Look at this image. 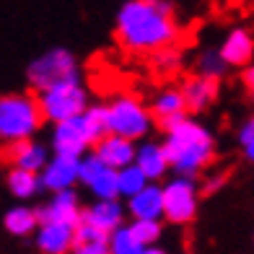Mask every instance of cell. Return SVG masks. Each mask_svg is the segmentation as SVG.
Instances as JSON below:
<instances>
[{
	"label": "cell",
	"mask_w": 254,
	"mask_h": 254,
	"mask_svg": "<svg viewBox=\"0 0 254 254\" xmlns=\"http://www.w3.org/2000/svg\"><path fill=\"white\" fill-rule=\"evenodd\" d=\"M114 37L125 52L153 55L161 47L177 44L182 29L166 0H127L117 10Z\"/></svg>",
	"instance_id": "obj_1"
},
{
	"label": "cell",
	"mask_w": 254,
	"mask_h": 254,
	"mask_svg": "<svg viewBox=\"0 0 254 254\" xmlns=\"http://www.w3.org/2000/svg\"><path fill=\"white\" fill-rule=\"evenodd\" d=\"M164 148L169 153L174 174H184V177H197L215 156L213 135L200 122H194L190 117L166 132Z\"/></svg>",
	"instance_id": "obj_2"
},
{
	"label": "cell",
	"mask_w": 254,
	"mask_h": 254,
	"mask_svg": "<svg viewBox=\"0 0 254 254\" xmlns=\"http://www.w3.org/2000/svg\"><path fill=\"white\" fill-rule=\"evenodd\" d=\"M42 122H47V120H44L39 96L5 94L0 99V140L5 145L34 137L42 127Z\"/></svg>",
	"instance_id": "obj_3"
},
{
	"label": "cell",
	"mask_w": 254,
	"mask_h": 254,
	"mask_svg": "<svg viewBox=\"0 0 254 254\" xmlns=\"http://www.w3.org/2000/svg\"><path fill=\"white\" fill-rule=\"evenodd\" d=\"M26 80H29V86L39 94V91H47L52 86L80 80V67H78L70 50L52 47V50L42 52L39 57H34V60L29 63Z\"/></svg>",
	"instance_id": "obj_4"
},
{
	"label": "cell",
	"mask_w": 254,
	"mask_h": 254,
	"mask_svg": "<svg viewBox=\"0 0 254 254\" xmlns=\"http://www.w3.org/2000/svg\"><path fill=\"white\" fill-rule=\"evenodd\" d=\"M109 114V132L140 140L153 127V112L132 94H120L107 104Z\"/></svg>",
	"instance_id": "obj_5"
},
{
	"label": "cell",
	"mask_w": 254,
	"mask_h": 254,
	"mask_svg": "<svg viewBox=\"0 0 254 254\" xmlns=\"http://www.w3.org/2000/svg\"><path fill=\"white\" fill-rule=\"evenodd\" d=\"M37 96H39V104H42L44 120H47L50 125L78 117V114H83L91 107L88 104V91L80 86V80L52 86L47 91H39Z\"/></svg>",
	"instance_id": "obj_6"
},
{
	"label": "cell",
	"mask_w": 254,
	"mask_h": 254,
	"mask_svg": "<svg viewBox=\"0 0 254 254\" xmlns=\"http://www.w3.org/2000/svg\"><path fill=\"white\" fill-rule=\"evenodd\" d=\"M200 205V184L194 177L177 174L164 184V218L174 226H184L194 221Z\"/></svg>",
	"instance_id": "obj_7"
},
{
	"label": "cell",
	"mask_w": 254,
	"mask_h": 254,
	"mask_svg": "<svg viewBox=\"0 0 254 254\" xmlns=\"http://www.w3.org/2000/svg\"><path fill=\"white\" fill-rule=\"evenodd\" d=\"M96 137L94 130L86 120V112L70 117L65 122H57L52 130V148L55 153H70V156H83L88 151H94Z\"/></svg>",
	"instance_id": "obj_8"
},
{
	"label": "cell",
	"mask_w": 254,
	"mask_h": 254,
	"mask_svg": "<svg viewBox=\"0 0 254 254\" xmlns=\"http://www.w3.org/2000/svg\"><path fill=\"white\" fill-rule=\"evenodd\" d=\"M75 182H80V156L55 153L42 169V187L50 192L70 190Z\"/></svg>",
	"instance_id": "obj_9"
},
{
	"label": "cell",
	"mask_w": 254,
	"mask_h": 254,
	"mask_svg": "<svg viewBox=\"0 0 254 254\" xmlns=\"http://www.w3.org/2000/svg\"><path fill=\"white\" fill-rule=\"evenodd\" d=\"M34 244H37L39 254H73L75 226L73 223H60V221L39 223L37 234H34Z\"/></svg>",
	"instance_id": "obj_10"
},
{
	"label": "cell",
	"mask_w": 254,
	"mask_h": 254,
	"mask_svg": "<svg viewBox=\"0 0 254 254\" xmlns=\"http://www.w3.org/2000/svg\"><path fill=\"white\" fill-rule=\"evenodd\" d=\"M151 112H153V117L158 120L161 130L169 132L171 127H177L179 122L187 120V112L190 109H187V99H184L182 88L169 86V88H161L158 94L153 96Z\"/></svg>",
	"instance_id": "obj_11"
},
{
	"label": "cell",
	"mask_w": 254,
	"mask_h": 254,
	"mask_svg": "<svg viewBox=\"0 0 254 254\" xmlns=\"http://www.w3.org/2000/svg\"><path fill=\"white\" fill-rule=\"evenodd\" d=\"M39 213V223H47V221H60V223H73L78 226L83 221V207L78 202V194L70 190H60V192H52L50 202H44L37 207Z\"/></svg>",
	"instance_id": "obj_12"
},
{
	"label": "cell",
	"mask_w": 254,
	"mask_h": 254,
	"mask_svg": "<svg viewBox=\"0 0 254 254\" xmlns=\"http://www.w3.org/2000/svg\"><path fill=\"white\" fill-rule=\"evenodd\" d=\"M94 151L101 156V161L112 169H125L135 164V156H137V148H135V140L130 137H122V135H114L109 132L107 137H101V140L94 145Z\"/></svg>",
	"instance_id": "obj_13"
},
{
	"label": "cell",
	"mask_w": 254,
	"mask_h": 254,
	"mask_svg": "<svg viewBox=\"0 0 254 254\" xmlns=\"http://www.w3.org/2000/svg\"><path fill=\"white\" fill-rule=\"evenodd\" d=\"M221 55L228 65L234 67H247L254 63V37L249 29H231L221 44Z\"/></svg>",
	"instance_id": "obj_14"
},
{
	"label": "cell",
	"mask_w": 254,
	"mask_h": 254,
	"mask_svg": "<svg viewBox=\"0 0 254 254\" xmlns=\"http://www.w3.org/2000/svg\"><path fill=\"white\" fill-rule=\"evenodd\" d=\"M5 161H10V166L18 169H29V171H39L47 166V148L37 140H18V143H8L5 145Z\"/></svg>",
	"instance_id": "obj_15"
},
{
	"label": "cell",
	"mask_w": 254,
	"mask_h": 254,
	"mask_svg": "<svg viewBox=\"0 0 254 254\" xmlns=\"http://www.w3.org/2000/svg\"><path fill=\"white\" fill-rule=\"evenodd\" d=\"M179 88H182L184 99H187V109L190 112L207 109L215 101V96H218V80L215 78H207V75H200V73L184 78Z\"/></svg>",
	"instance_id": "obj_16"
},
{
	"label": "cell",
	"mask_w": 254,
	"mask_h": 254,
	"mask_svg": "<svg viewBox=\"0 0 254 254\" xmlns=\"http://www.w3.org/2000/svg\"><path fill=\"white\" fill-rule=\"evenodd\" d=\"M125 210L127 207L120 202V197L114 200H96L94 205L83 207V221L94 223L96 228L107 231V234H112V231H117L120 226H125Z\"/></svg>",
	"instance_id": "obj_17"
},
{
	"label": "cell",
	"mask_w": 254,
	"mask_h": 254,
	"mask_svg": "<svg viewBox=\"0 0 254 254\" xmlns=\"http://www.w3.org/2000/svg\"><path fill=\"white\" fill-rule=\"evenodd\" d=\"M127 213L132 218H164V187H158L156 182H148L145 187L127 200Z\"/></svg>",
	"instance_id": "obj_18"
},
{
	"label": "cell",
	"mask_w": 254,
	"mask_h": 254,
	"mask_svg": "<svg viewBox=\"0 0 254 254\" xmlns=\"http://www.w3.org/2000/svg\"><path fill=\"white\" fill-rule=\"evenodd\" d=\"M135 164L145 171V177L151 182H158L171 169V161H169V153H166L164 143H143V145H137Z\"/></svg>",
	"instance_id": "obj_19"
},
{
	"label": "cell",
	"mask_w": 254,
	"mask_h": 254,
	"mask_svg": "<svg viewBox=\"0 0 254 254\" xmlns=\"http://www.w3.org/2000/svg\"><path fill=\"white\" fill-rule=\"evenodd\" d=\"M5 187L8 192L18 200H29L42 190V174L39 171H29V169H18L10 166L5 174Z\"/></svg>",
	"instance_id": "obj_20"
},
{
	"label": "cell",
	"mask_w": 254,
	"mask_h": 254,
	"mask_svg": "<svg viewBox=\"0 0 254 254\" xmlns=\"http://www.w3.org/2000/svg\"><path fill=\"white\" fill-rule=\"evenodd\" d=\"M3 226L10 236H29V234H37L39 228V213L31 210L26 205H16L3 215Z\"/></svg>",
	"instance_id": "obj_21"
},
{
	"label": "cell",
	"mask_w": 254,
	"mask_h": 254,
	"mask_svg": "<svg viewBox=\"0 0 254 254\" xmlns=\"http://www.w3.org/2000/svg\"><path fill=\"white\" fill-rule=\"evenodd\" d=\"M151 57V67L158 73V75H174L179 67H182V50L177 44H169V47H161L156 50Z\"/></svg>",
	"instance_id": "obj_22"
},
{
	"label": "cell",
	"mask_w": 254,
	"mask_h": 254,
	"mask_svg": "<svg viewBox=\"0 0 254 254\" xmlns=\"http://www.w3.org/2000/svg\"><path fill=\"white\" fill-rule=\"evenodd\" d=\"M88 190L94 192L96 200H114V197H120V171L107 166L94 182H91Z\"/></svg>",
	"instance_id": "obj_23"
},
{
	"label": "cell",
	"mask_w": 254,
	"mask_h": 254,
	"mask_svg": "<svg viewBox=\"0 0 254 254\" xmlns=\"http://www.w3.org/2000/svg\"><path fill=\"white\" fill-rule=\"evenodd\" d=\"M148 182H151V179L145 177V171L137 164H130V166L120 169V197H125V200L135 197V194L140 192Z\"/></svg>",
	"instance_id": "obj_24"
},
{
	"label": "cell",
	"mask_w": 254,
	"mask_h": 254,
	"mask_svg": "<svg viewBox=\"0 0 254 254\" xmlns=\"http://www.w3.org/2000/svg\"><path fill=\"white\" fill-rule=\"evenodd\" d=\"M109 249H112V254H140L145 247L135 239L130 226H120L117 231L109 234Z\"/></svg>",
	"instance_id": "obj_25"
},
{
	"label": "cell",
	"mask_w": 254,
	"mask_h": 254,
	"mask_svg": "<svg viewBox=\"0 0 254 254\" xmlns=\"http://www.w3.org/2000/svg\"><path fill=\"white\" fill-rule=\"evenodd\" d=\"M194 67H197V73L200 75H207V78H215V80H221L223 78V73H226V67H228V63L223 60V55H221V50H205V52H200V57H197V63H194Z\"/></svg>",
	"instance_id": "obj_26"
},
{
	"label": "cell",
	"mask_w": 254,
	"mask_h": 254,
	"mask_svg": "<svg viewBox=\"0 0 254 254\" xmlns=\"http://www.w3.org/2000/svg\"><path fill=\"white\" fill-rule=\"evenodd\" d=\"M130 231L135 234V239L140 241L143 247H151L156 244V241L161 239V221H156V218H132L130 223Z\"/></svg>",
	"instance_id": "obj_27"
},
{
	"label": "cell",
	"mask_w": 254,
	"mask_h": 254,
	"mask_svg": "<svg viewBox=\"0 0 254 254\" xmlns=\"http://www.w3.org/2000/svg\"><path fill=\"white\" fill-rule=\"evenodd\" d=\"M86 120L91 125V130H94V137L96 143L101 137L109 135V114H107V104H91L86 109Z\"/></svg>",
	"instance_id": "obj_28"
},
{
	"label": "cell",
	"mask_w": 254,
	"mask_h": 254,
	"mask_svg": "<svg viewBox=\"0 0 254 254\" xmlns=\"http://www.w3.org/2000/svg\"><path fill=\"white\" fill-rule=\"evenodd\" d=\"M104 169H107V164L101 161V156H99L96 151L83 153V156H80V184L91 187V182H94Z\"/></svg>",
	"instance_id": "obj_29"
},
{
	"label": "cell",
	"mask_w": 254,
	"mask_h": 254,
	"mask_svg": "<svg viewBox=\"0 0 254 254\" xmlns=\"http://www.w3.org/2000/svg\"><path fill=\"white\" fill-rule=\"evenodd\" d=\"M73 254H112L109 239H78Z\"/></svg>",
	"instance_id": "obj_30"
},
{
	"label": "cell",
	"mask_w": 254,
	"mask_h": 254,
	"mask_svg": "<svg viewBox=\"0 0 254 254\" xmlns=\"http://www.w3.org/2000/svg\"><path fill=\"white\" fill-rule=\"evenodd\" d=\"M239 143H241V151H244L247 161L254 164V117H249L239 130Z\"/></svg>",
	"instance_id": "obj_31"
},
{
	"label": "cell",
	"mask_w": 254,
	"mask_h": 254,
	"mask_svg": "<svg viewBox=\"0 0 254 254\" xmlns=\"http://www.w3.org/2000/svg\"><path fill=\"white\" fill-rule=\"evenodd\" d=\"M241 83H244L247 94H249V99H252V104H254V63L244 67V73H241Z\"/></svg>",
	"instance_id": "obj_32"
},
{
	"label": "cell",
	"mask_w": 254,
	"mask_h": 254,
	"mask_svg": "<svg viewBox=\"0 0 254 254\" xmlns=\"http://www.w3.org/2000/svg\"><path fill=\"white\" fill-rule=\"evenodd\" d=\"M223 182H226V174H215V177H207V179H205V184H202V192H205V194H210V192H215L218 187H221Z\"/></svg>",
	"instance_id": "obj_33"
},
{
	"label": "cell",
	"mask_w": 254,
	"mask_h": 254,
	"mask_svg": "<svg viewBox=\"0 0 254 254\" xmlns=\"http://www.w3.org/2000/svg\"><path fill=\"white\" fill-rule=\"evenodd\" d=\"M140 254H166L164 249H161V247H156V244H151V247H145Z\"/></svg>",
	"instance_id": "obj_34"
}]
</instances>
